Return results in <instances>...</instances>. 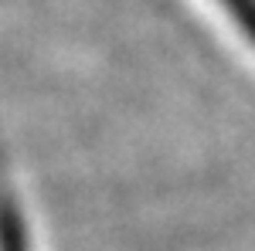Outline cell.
Returning <instances> with one entry per match:
<instances>
[{
	"label": "cell",
	"instance_id": "cell-1",
	"mask_svg": "<svg viewBox=\"0 0 255 251\" xmlns=\"http://www.w3.org/2000/svg\"><path fill=\"white\" fill-rule=\"evenodd\" d=\"M0 251H27L24 241V224H20L17 204L10 197V183L0 170Z\"/></svg>",
	"mask_w": 255,
	"mask_h": 251
},
{
	"label": "cell",
	"instance_id": "cell-2",
	"mask_svg": "<svg viewBox=\"0 0 255 251\" xmlns=\"http://www.w3.org/2000/svg\"><path fill=\"white\" fill-rule=\"evenodd\" d=\"M218 3L228 10V17L238 24V31L255 44V0H218Z\"/></svg>",
	"mask_w": 255,
	"mask_h": 251
}]
</instances>
